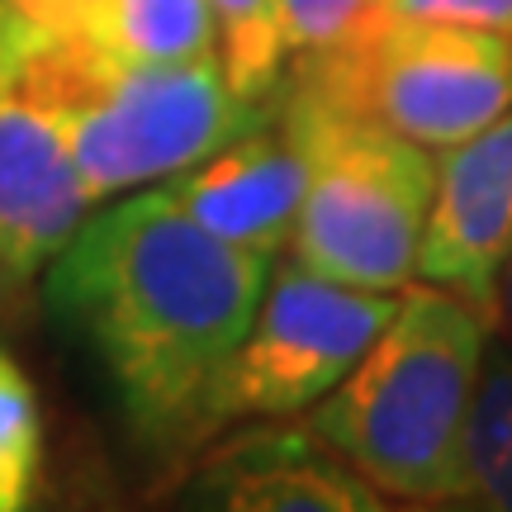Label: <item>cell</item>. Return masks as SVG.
<instances>
[{"mask_svg": "<svg viewBox=\"0 0 512 512\" xmlns=\"http://www.w3.org/2000/svg\"><path fill=\"white\" fill-rule=\"evenodd\" d=\"M219 19V57L233 91L266 100L285 76V38L275 19V0H209Z\"/></svg>", "mask_w": 512, "mask_h": 512, "instance_id": "13", "label": "cell"}, {"mask_svg": "<svg viewBox=\"0 0 512 512\" xmlns=\"http://www.w3.org/2000/svg\"><path fill=\"white\" fill-rule=\"evenodd\" d=\"M0 24L19 72L53 105L91 204L171 181L204 152L256 124L280 91L275 86L266 100L238 95L219 53L185 62H128L91 53L81 43H57L19 19L5 0Z\"/></svg>", "mask_w": 512, "mask_h": 512, "instance_id": "3", "label": "cell"}, {"mask_svg": "<svg viewBox=\"0 0 512 512\" xmlns=\"http://www.w3.org/2000/svg\"><path fill=\"white\" fill-rule=\"evenodd\" d=\"M451 508L512 512V351H484Z\"/></svg>", "mask_w": 512, "mask_h": 512, "instance_id": "12", "label": "cell"}, {"mask_svg": "<svg viewBox=\"0 0 512 512\" xmlns=\"http://www.w3.org/2000/svg\"><path fill=\"white\" fill-rule=\"evenodd\" d=\"M304 176H309L304 147L294 138L280 91H275L271 110L256 124L233 133L228 143L204 152L200 162H190L162 185L214 238L275 261L290 247L299 200H304Z\"/></svg>", "mask_w": 512, "mask_h": 512, "instance_id": "9", "label": "cell"}, {"mask_svg": "<svg viewBox=\"0 0 512 512\" xmlns=\"http://www.w3.org/2000/svg\"><path fill=\"white\" fill-rule=\"evenodd\" d=\"M498 323H508V332H512V256H508V266H503V285H498Z\"/></svg>", "mask_w": 512, "mask_h": 512, "instance_id": "17", "label": "cell"}, {"mask_svg": "<svg viewBox=\"0 0 512 512\" xmlns=\"http://www.w3.org/2000/svg\"><path fill=\"white\" fill-rule=\"evenodd\" d=\"M512 256V110L437 152L418 280L475 304L498 328V285Z\"/></svg>", "mask_w": 512, "mask_h": 512, "instance_id": "8", "label": "cell"}, {"mask_svg": "<svg viewBox=\"0 0 512 512\" xmlns=\"http://www.w3.org/2000/svg\"><path fill=\"white\" fill-rule=\"evenodd\" d=\"M399 15L451 19V24H479V29H512V0H380Z\"/></svg>", "mask_w": 512, "mask_h": 512, "instance_id": "15", "label": "cell"}, {"mask_svg": "<svg viewBox=\"0 0 512 512\" xmlns=\"http://www.w3.org/2000/svg\"><path fill=\"white\" fill-rule=\"evenodd\" d=\"M43 271L53 318L91 351L147 451L181 456L219 432L214 394L252 328L266 256L214 238L152 185L86 214Z\"/></svg>", "mask_w": 512, "mask_h": 512, "instance_id": "1", "label": "cell"}, {"mask_svg": "<svg viewBox=\"0 0 512 512\" xmlns=\"http://www.w3.org/2000/svg\"><path fill=\"white\" fill-rule=\"evenodd\" d=\"M489 332L460 294L408 280L366 356L309 408V427L389 503L451 508Z\"/></svg>", "mask_w": 512, "mask_h": 512, "instance_id": "2", "label": "cell"}, {"mask_svg": "<svg viewBox=\"0 0 512 512\" xmlns=\"http://www.w3.org/2000/svg\"><path fill=\"white\" fill-rule=\"evenodd\" d=\"M91 209L67 133L19 72L0 24V275L34 280Z\"/></svg>", "mask_w": 512, "mask_h": 512, "instance_id": "7", "label": "cell"}, {"mask_svg": "<svg viewBox=\"0 0 512 512\" xmlns=\"http://www.w3.org/2000/svg\"><path fill=\"white\" fill-rule=\"evenodd\" d=\"M280 105L309 166L290 233L294 261L361 290H403L418 280L437 152L299 81L280 91Z\"/></svg>", "mask_w": 512, "mask_h": 512, "instance_id": "4", "label": "cell"}, {"mask_svg": "<svg viewBox=\"0 0 512 512\" xmlns=\"http://www.w3.org/2000/svg\"><path fill=\"white\" fill-rule=\"evenodd\" d=\"M375 0H275L285 57H309L332 48Z\"/></svg>", "mask_w": 512, "mask_h": 512, "instance_id": "14", "label": "cell"}, {"mask_svg": "<svg viewBox=\"0 0 512 512\" xmlns=\"http://www.w3.org/2000/svg\"><path fill=\"white\" fill-rule=\"evenodd\" d=\"M294 62L304 91L432 152L512 110V29L399 15L375 0L332 48Z\"/></svg>", "mask_w": 512, "mask_h": 512, "instance_id": "5", "label": "cell"}, {"mask_svg": "<svg viewBox=\"0 0 512 512\" xmlns=\"http://www.w3.org/2000/svg\"><path fill=\"white\" fill-rule=\"evenodd\" d=\"M29 494H34V479L15 475L0 465V512H15V508H29Z\"/></svg>", "mask_w": 512, "mask_h": 512, "instance_id": "16", "label": "cell"}, {"mask_svg": "<svg viewBox=\"0 0 512 512\" xmlns=\"http://www.w3.org/2000/svg\"><path fill=\"white\" fill-rule=\"evenodd\" d=\"M394 304L399 290L342 285L294 256H275L252 328L242 332L214 394V427L309 413L366 356Z\"/></svg>", "mask_w": 512, "mask_h": 512, "instance_id": "6", "label": "cell"}, {"mask_svg": "<svg viewBox=\"0 0 512 512\" xmlns=\"http://www.w3.org/2000/svg\"><path fill=\"white\" fill-rule=\"evenodd\" d=\"M181 503L219 512H380L389 498L313 427L228 437L185 479Z\"/></svg>", "mask_w": 512, "mask_h": 512, "instance_id": "10", "label": "cell"}, {"mask_svg": "<svg viewBox=\"0 0 512 512\" xmlns=\"http://www.w3.org/2000/svg\"><path fill=\"white\" fill-rule=\"evenodd\" d=\"M19 19L57 43L128 62H185L219 53L209 0H5Z\"/></svg>", "mask_w": 512, "mask_h": 512, "instance_id": "11", "label": "cell"}]
</instances>
